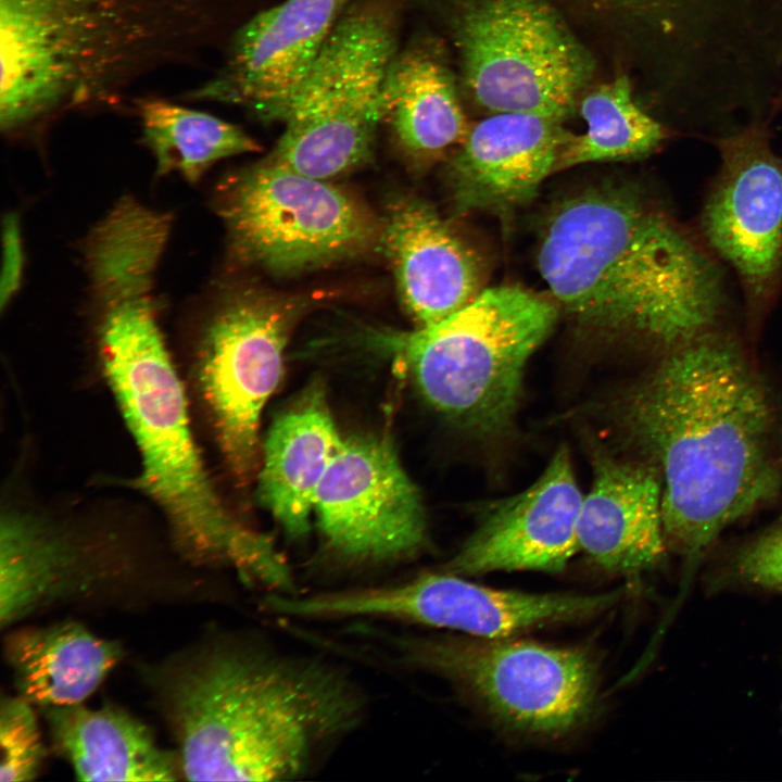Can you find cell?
Segmentation results:
<instances>
[{
  "label": "cell",
  "instance_id": "cell-1",
  "mask_svg": "<svg viewBox=\"0 0 782 782\" xmlns=\"http://www.w3.org/2000/svg\"><path fill=\"white\" fill-rule=\"evenodd\" d=\"M629 433L661 482L667 543L695 559L782 487V424L740 344L704 332L629 393Z\"/></svg>",
  "mask_w": 782,
  "mask_h": 782
},
{
  "label": "cell",
  "instance_id": "cell-2",
  "mask_svg": "<svg viewBox=\"0 0 782 782\" xmlns=\"http://www.w3.org/2000/svg\"><path fill=\"white\" fill-rule=\"evenodd\" d=\"M191 781H293L319 768L365 718L367 698L339 666L234 634L152 676Z\"/></svg>",
  "mask_w": 782,
  "mask_h": 782
},
{
  "label": "cell",
  "instance_id": "cell-3",
  "mask_svg": "<svg viewBox=\"0 0 782 782\" xmlns=\"http://www.w3.org/2000/svg\"><path fill=\"white\" fill-rule=\"evenodd\" d=\"M539 272L578 324L676 348L712 330L721 306L716 268L643 192L602 185L548 213Z\"/></svg>",
  "mask_w": 782,
  "mask_h": 782
},
{
  "label": "cell",
  "instance_id": "cell-4",
  "mask_svg": "<svg viewBox=\"0 0 782 782\" xmlns=\"http://www.w3.org/2000/svg\"><path fill=\"white\" fill-rule=\"evenodd\" d=\"M210 0H0V113L31 125L117 104L144 76L191 61Z\"/></svg>",
  "mask_w": 782,
  "mask_h": 782
},
{
  "label": "cell",
  "instance_id": "cell-5",
  "mask_svg": "<svg viewBox=\"0 0 782 782\" xmlns=\"http://www.w3.org/2000/svg\"><path fill=\"white\" fill-rule=\"evenodd\" d=\"M100 353L141 456L137 485L165 513L176 542L199 562L241 563L258 533L226 512L191 432L181 381L160 331L151 288L102 294Z\"/></svg>",
  "mask_w": 782,
  "mask_h": 782
},
{
  "label": "cell",
  "instance_id": "cell-6",
  "mask_svg": "<svg viewBox=\"0 0 782 782\" xmlns=\"http://www.w3.org/2000/svg\"><path fill=\"white\" fill-rule=\"evenodd\" d=\"M556 307L526 289H483L471 302L390 346L422 396L459 425L491 434L512 421L522 375L548 336Z\"/></svg>",
  "mask_w": 782,
  "mask_h": 782
},
{
  "label": "cell",
  "instance_id": "cell-7",
  "mask_svg": "<svg viewBox=\"0 0 782 782\" xmlns=\"http://www.w3.org/2000/svg\"><path fill=\"white\" fill-rule=\"evenodd\" d=\"M400 0H351L288 106L267 161L326 180L364 164L382 123L381 91L399 49Z\"/></svg>",
  "mask_w": 782,
  "mask_h": 782
},
{
  "label": "cell",
  "instance_id": "cell-8",
  "mask_svg": "<svg viewBox=\"0 0 782 782\" xmlns=\"http://www.w3.org/2000/svg\"><path fill=\"white\" fill-rule=\"evenodd\" d=\"M376 633L400 665L462 686L515 731L563 735L580 727L594 708L596 668L580 649L507 638Z\"/></svg>",
  "mask_w": 782,
  "mask_h": 782
},
{
  "label": "cell",
  "instance_id": "cell-9",
  "mask_svg": "<svg viewBox=\"0 0 782 782\" xmlns=\"http://www.w3.org/2000/svg\"><path fill=\"white\" fill-rule=\"evenodd\" d=\"M453 33L472 100L492 113L563 121L591 75V59L542 0H471Z\"/></svg>",
  "mask_w": 782,
  "mask_h": 782
},
{
  "label": "cell",
  "instance_id": "cell-10",
  "mask_svg": "<svg viewBox=\"0 0 782 782\" xmlns=\"http://www.w3.org/2000/svg\"><path fill=\"white\" fill-rule=\"evenodd\" d=\"M218 209L237 254L278 276L356 256L377 235L346 192L267 160L228 181Z\"/></svg>",
  "mask_w": 782,
  "mask_h": 782
},
{
  "label": "cell",
  "instance_id": "cell-11",
  "mask_svg": "<svg viewBox=\"0 0 782 782\" xmlns=\"http://www.w3.org/2000/svg\"><path fill=\"white\" fill-rule=\"evenodd\" d=\"M619 596V591L578 595L495 590L443 571L394 584L300 594L292 600L291 611L302 620L367 618L505 639L532 628L592 617L613 606Z\"/></svg>",
  "mask_w": 782,
  "mask_h": 782
},
{
  "label": "cell",
  "instance_id": "cell-12",
  "mask_svg": "<svg viewBox=\"0 0 782 782\" xmlns=\"http://www.w3.org/2000/svg\"><path fill=\"white\" fill-rule=\"evenodd\" d=\"M297 313L287 299L240 292L218 308L200 343L201 394L225 459L242 481L256 465L261 413L280 381Z\"/></svg>",
  "mask_w": 782,
  "mask_h": 782
},
{
  "label": "cell",
  "instance_id": "cell-13",
  "mask_svg": "<svg viewBox=\"0 0 782 782\" xmlns=\"http://www.w3.org/2000/svg\"><path fill=\"white\" fill-rule=\"evenodd\" d=\"M314 509L326 551L345 565L398 562L426 545L419 493L382 439L342 442L317 489Z\"/></svg>",
  "mask_w": 782,
  "mask_h": 782
},
{
  "label": "cell",
  "instance_id": "cell-14",
  "mask_svg": "<svg viewBox=\"0 0 782 782\" xmlns=\"http://www.w3.org/2000/svg\"><path fill=\"white\" fill-rule=\"evenodd\" d=\"M719 172L701 227L736 270L751 299L764 298L782 268V156L765 121L716 138Z\"/></svg>",
  "mask_w": 782,
  "mask_h": 782
},
{
  "label": "cell",
  "instance_id": "cell-15",
  "mask_svg": "<svg viewBox=\"0 0 782 782\" xmlns=\"http://www.w3.org/2000/svg\"><path fill=\"white\" fill-rule=\"evenodd\" d=\"M351 0H285L242 24L216 74L181 99L237 104L281 122Z\"/></svg>",
  "mask_w": 782,
  "mask_h": 782
},
{
  "label": "cell",
  "instance_id": "cell-16",
  "mask_svg": "<svg viewBox=\"0 0 782 782\" xmlns=\"http://www.w3.org/2000/svg\"><path fill=\"white\" fill-rule=\"evenodd\" d=\"M583 495L570 456L560 447L525 491L496 501L444 571H562L579 550L577 524Z\"/></svg>",
  "mask_w": 782,
  "mask_h": 782
},
{
  "label": "cell",
  "instance_id": "cell-17",
  "mask_svg": "<svg viewBox=\"0 0 782 782\" xmlns=\"http://www.w3.org/2000/svg\"><path fill=\"white\" fill-rule=\"evenodd\" d=\"M569 137L560 121L531 113H492L470 125L450 166L455 209L504 216L525 205Z\"/></svg>",
  "mask_w": 782,
  "mask_h": 782
},
{
  "label": "cell",
  "instance_id": "cell-18",
  "mask_svg": "<svg viewBox=\"0 0 782 782\" xmlns=\"http://www.w3.org/2000/svg\"><path fill=\"white\" fill-rule=\"evenodd\" d=\"M380 235L401 301L421 326L458 311L483 290L478 254L426 201L393 198Z\"/></svg>",
  "mask_w": 782,
  "mask_h": 782
},
{
  "label": "cell",
  "instance_id": "cell-19",
  "mask_svg": "<svg viewBox=\"0 0 782 782\" xmlns=\"http://www.w3.org/2000/svg\"><path fill=\"white\" fill-rule=\"evenodd\" d=\"M577 537L579 548L607 571L634 575L658 565L668 543L656 469L597 456L592 488L580 506Z\"/></svg>",
  "mask_w": 782,
  "mask_h": 782
},
{
  "label": "cell",
  "instance_id": "cell-20",
  "mask_svg": "<svg viewBox=\"0 0 782 782\" xmlns=\"http://www.w3.org/2000/svg\"><path fill=\"white\" fill-rule=\"evenodd\" d=\"M342 442L319 389L308 390L273 422L257 496L290 538L308 532L317 489Z\"/></svg>",
  "mask_w": 782,
  "mask_h": 782
},
{
  "label": "cell",
  "instance_id": "cell-21",
  "mask_svg": "<svg viewBox=\"0 0 782 782\" xmlns=\"http://www.w3.org/2000/svg\"><path fill=\"white\" fill-rule=\"evenodd\" d=\"M381 112L400 147L419 160L459 146L470 128L443 51L427 36L399 47L383 80Z\"/></svg>",
  "mask_w": 782,
  "mask_h": 782
},
{
  "label": "cell",
  "instance_id": "cell-22",
  "mask_svg": "<svg viewBox=\"0 0 782 782\" xmlns=\"http://www.w3.org/2000/svg\"><path fill=\"white\" fill-rule=\"evenodd\" d=\"M54 749L80 781H173L177 754L157 745L151 730L117 706L81 704L41 708Z\"/></svg>",
  "mask_w": 782,
  "mask_h": 782
},
{
  "label": "cell",
  "instance_id": "cell-23",
  "mask_svg": "<svg viewBox=\"0 0 782 782\" xmlns=\"http://www.w3.org/2000/svg\"><path fill=\"white\" fill-rule=\"evenodd\" d=\"M4 656L17 695L45 708L81 704L119 661L122 648L66 620L13 631Z\"/></svg>",
  "mask_w": 782,
  "mask_h": 782
},
{
  "label": "cell",
  "instance_id": "cell-24",
  "mask_svg": "<svg viewBox=\"0 0 782 782\" xmlns=\"http://www.w3.org/2000/svg\"><path fill=\"white\" fill-rule=\"evenodd\" d=\"M83 550L65 533L27 513L2 515L0 527V623L22 620L88 589Z\"/></svg>",
  "mask_w": 782,
  "mask_h": 782
},
{
  "label": "cell",
  "instance_id": "cell-25",
  "mask_svg": "<svg viewBox=\"0 0 782 782\" xmlns=\"http://www.w3.org/2000/svg\"><path fill=\"white\" fill-rule=\"evenodd\" d=\"M135 104L159 174L176 172L195 182L215 162L260 150L240 127L207 112L157 97L139 98Z\"/></svg>",
  "mask_w": 782,
  "mask_h": 782
},
{
  "label": "cell",
  "instance_id": "cell-26",
  "mask_svg": "<svg viewBox=\"0 0 782 782\" xmlns=\"http://www.w3.org/2000/svg\"><path fill=\"white\" fill-rule=\"evenodd\" d=\"M586 129L570 135L555 167L636 159L649 154L665 139L664 126L634 100L626 75L589 92L580 105Z\"/></svg>",
  "mask_w": 782,
  "mask_h": 782
},
{
  "label": "cell",
  "instance_id": "cell-27",
  "mask_svg": "<svg viewBox=\"0 0 782 782\" xmlns=\"http://www.w3.org/2000/svg\"><path fill=\"white\" fill-rule=\"evenodd\" d=\"M33 704L3 696L0 704V781H33L46 757Z\"/></svg>",
  "mask_w": 782,
  "mask_h": 782
},
{
  "label": "cell",
  "instance_id": "cell-28",
  "mask_svg": "<svg viewBox=\"0 0 782 782\" xmlns=\"http://www.w3.org/2000/svg\"><path fill=\"white\" fill-rule=\"evenodd\" d=\"M734 569L744 581L782 593V515L739 551Z\"/></svg>",
  "mask_w": 782,
  "mask_h": 782
},
{
  "label": "cell",
  "instance_id": "cell-29",
  "mask_svg": "<svg viewBox=\"0 0 782 782\" xmlns=\"http://www.w3.org/2000/svg\"><path fill=\"white\" fill-rule=\"evenodd\" d=\"M600 9L614 10L651 21L670 35L690 21L706 0H588Z\"/></svg>",
  "mask_w": 782,
  "mask_h": 782
},
{
  "label": "cell",
  "instance_id": "cell-30",
  "mask_svg": "<svg viewBox=\"0 0 782 782\" xmlns=\"http://www.w3.org/2000/svg\"><path fill=\"white\" fill-rule=\"evenodd\" d=\"M24 253L18 218L8 213L2 223V266L0 281V304L8 305L20 288Z\"/></svg>",
  "mask_w": 782,
  "mask_h": 782
}]
</instances>
